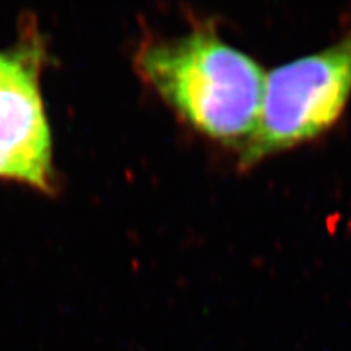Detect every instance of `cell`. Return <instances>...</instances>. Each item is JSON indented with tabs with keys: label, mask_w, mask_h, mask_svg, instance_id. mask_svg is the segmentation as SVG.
<instances>
[{
	"label": "cell",
	"mask_w": 351,
	"mask_h": 351,
	"mask_svg": "<svg viewBox=\"0 0 351 351\" xmlns=\"http://www.w3.org/2000/svg\"><path fill=\"white\" fill-rule=\"evenodd\" d=\"M135 66L162 101L205 136L240 152L255 134L267 75L210 24L144 43Z\"/></svg>",
	"instance_id": "6da1fadb"
},
{
	"label": "cell",
	"mask_w": 351,
	"mask_h": 351,
	"mask_svg": "<svg viewBox=\"0 0 351 351\" xmlns=\"http://www.w3.org/2000/svg\"><path fill=\"white\" fill-rule=\"evenodd\" d=\"M351 98V25L331 46L272 69L255 134L239 152L250 169L331 129Z\"/></svg>",
	"instance_id": "7a4b0ae2"
},
{
	"label": "cell",
	"mask_w": 351,
	"mask_h": 351,
	"mask_svg": "<svg viewBox=\"0 0 351 351\" xmlns=\"http://www.w3.org/2000/svg\"><path fill=\"white\" fill-rule=\"evenodd\" d=\"M38 36L0 51V179L54 191L51 134L40 91Z\"/></svg>",
	"instance_id": "3957f363"
}]
</instances>
